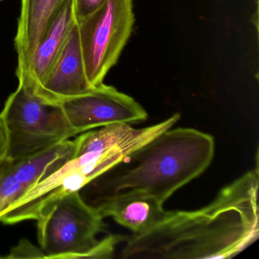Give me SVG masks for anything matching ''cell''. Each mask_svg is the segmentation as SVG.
I'll use <instances>...</instances> for the list:
<instances>
[{"label": "cell", "mask_w": 259, "mask_h": 259, "mask_svg": "<svg viewBox=\"0 0 259 259\" xmlns=\"http://www.w3.org/2000/svg\"><path fill=\"white\" fill-rule=\"evenodd\" d=\"M258 167L195 210L166 211L152 229L125 238L124 259L232 258L259 236Z\"/></svg>", "instance_id": "1"}, {"label": "cell", "mask_w": 259, "mask_h": 259, "mask_svg": "<svg viewBox=\"0 0 259 259\" xmlns=\"http://www.w3.org/2000/svg\"><path fill=\"white\" fill-rule=\"evenodd\" d=\"M211 136L192 128H170L86 185L90 205L125 192H141L162 204L207 169L214 155Z\"/></svg>", "instance_id": "2"}, {"label": "cell", "mask_w": 259, "mask_h": 259, "mask_svg": "<svg viewBox=\"0 0 259 259\" xmlns=\"http://www.w3.org/2000/svg\"><path fill=\"white\" fill-rule=\"evenodd\" d=\"M104 219L79 192L48 201L35 219L39 245L45 258L111 257L125 237L111 235L98 240L97 236L105 230Z\"/></svg>", "instance_id": "3"}, {"label": "cell", "mask_w": 259, "mask_h": 259, "mask_svg": "<svg viewBox=\"0 0 259 259\" xmlns=\"http://www.w3.org/2000/svg\"><path fill=\"white\" fill-rule=\"evenodd\" d=\"M7 136V159L19 160L78 135L60 104L48 102L19 84L0 113Z\"/></svg>", "instance_id": "4"}, {"label": "cell", "mask_w": 259, "mask_h": 259, "mask_svg": "<svg viewBox=\"0 0 259 259\" xmlns=\"http://www.w3.org/2000/svg\"><path fill=\"white\" fill-rule=\"evenodd\" d=\"M133 0H107L93 14L76 21L84 69L92 87L103 84L132 34Z\"/></svg>", "instance_id": "5"}, {"label": "cell", "mask_w": 259, "mask_h": 259, "mask_svg": "<svg viewBox=\"0 0 259 259\" xmlns=\"http://www.w3.org/2000/svg\"><path fill=\"white\" fill-rule=\"evenodd\" d=\"M60 104L78 134L113 124L139 123L148 117L134 98L104 83Z\"/></svg>", "instance_id": "6"}, {"label": "cell", "mask_w": 259, "mask_h": 259, "mask_svg": "<svg viewBox=\"0 0 259 259\" xmlns=\"http://www.w3.org/2000/svg\"><path fill=\"white\" fill-rule=\"evenodd\" d=\"M74 140H67L28 157L7 159L0 165V218L28 191L75 155Z\"/></svg>", "instance_id": "7"}, {"label": "cell", "mask_w": 259, "mask_h": 259, "mask_svg": "<svg viewBox=\"0 0 259 259\" xmlns=\"http://www.w3.org/2000/svg\"><path fill=\"white\" fill-rule=\"evenodd\" d=\"M93 88L86 75L75 22L57 63L34 94L48 102L60 104L87 93Z\"/></svg>", "instance_id": "8"}, {"label": "cell", "mask_w": 259, "mask_h": 259, "mask_svg": "<svg viewBox=\"0 0 259 259\" xmlns=\"http://www.w3.org/2000/svg\"><path fill=\"white\" fill-rule=\"evenodd\" d=\"M61 2L62 0H22L15 48L18 57L16 77L19 84L25 88L29 82L34 54Z\"/></svg>", "instance_id": "9"}, {"label": "cell", "mask_w": 259, "mask_h": 259, "mask_svg": "<svg viewBox=\"0 0 259 259\" xmlns=\"http://www.w3.org/2000/svg\"><path fill=\"white\" fill-rule=\"evenodd\" d=\"M103 218H111L119 225L139 235L152 229L164 217L163 204L141 192H125L94 204Z\"/></svg>", "instance_id": "10"}, {"label": "cell", "mask_w": 259, "mask_h": 259, "mask_svg": "<svg viewBox=\"0 0 259 259\" xmlns=\"http://www.w3.org/2000/svg\"><path fill=\"white\" fill-rule=\"evenodd\" d=\"M76 20L75 0H62L43 40L37 48L30 72L29 82L25 88L35 93L48 76L64 49Z\"/></svg>", "instance_id": "11"}, {"label": "cell", "mask_w": 259, "mask_h": 259, "mask_svg": "<svg viewBox=\"0 0 259 259\" xmlns=\"http://www.w3.org/2000/svg\"><path fill=\"white\" fill-rule=\"evenodd\" d=\"M6 257L12 259L45 258V256L40 248L33 245L28 239H23L16 246L12 248L10 254Z\"/></svg>", "instance_id": "12"}, {"label": "cell", "mask_w": 259, "mask_h": 259, "mask_svg": "<svg viewBox=\"0 0 259 259\" xmlns=\"http://www.w3.org/2000/svg\"><path fill=\"white\" fill-rule=\"evenodd\" d=\"M107 0H75V20L84 19L101 9Z\"/></svg>", "instance_id": "13"}, {"label": "cell", "mask_w": 259, "mask_h": 259, "mask_svg": "<svg viewBox=\"0 0 259 259\" xmlns=\"http://www.w3.org/2000/svg\"><path fill=\"white\" fill-rule=\"evenodd\" d=\"M7 160V136L2 119L0 117V165Z\"/></svg>", "instance_id": "14"}, {"label": "cell", "mask_w": 259, "mask_h": 259, "mask_svg": "<svg viewBox=\"0 0 259 259\" xmlns=\"http://www.w3.org/2000/svg\"><path fill=\"white\" fill-rule=\"evenodd\" d=\"M0 1H2V0H0Z\"/></svg>", "instance_id": "15"}]
</instances>
